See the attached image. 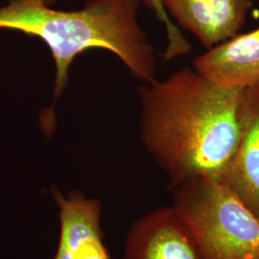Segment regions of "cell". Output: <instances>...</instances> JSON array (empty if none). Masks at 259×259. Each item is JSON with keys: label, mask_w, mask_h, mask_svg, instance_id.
Instances as JSON below:
<instances>
[{"label": "cell", "mask_w": 259, "mask_h": 259, "mask_svg": "<svg viewBox=\"0 0 259 259\" xmlns=\"http://www.w3.org/2000/svg\"><path fill=\"white\" fill-rule=\"evenodd\" d=\"M52 196L59 207L60 237L53 259H112L104 242L102 205L81 191L67 197L55 186Z\"/></svg>", "instance_id": "5"}, {"label": "cell", "mask_w": 259, "mask_h": 259, "mask_svg": "<svg viewBox=\"0 0 259 259\" xmlns=\"http://www.w3.org/2000/svg\"><path fill=\"white\" fill-rule=\"evenodd\" d=\"M178 26L193 34L206 49L238 34L252 7L251 0H161Z\"/></svg>", "instance_id": "6"}, {"label": "cell", "mask_w": 259, "mask_h": 259, "mask_svg": "<svg viewBox=\"0 0 259 259\" xmlns=\"http://www.w3.org/2000/svg\"><path fill=\"white\" fill-rule=\"evenodd\" d=\"M172 205L205 259H259V218L220 180L196 177L174 186Z\"/></svg>", "instance_id": "3"}, {"label": "cell", "mask_w": 259, "mask_h": 259, "mask_svg": "<svg viewBox=\"0 0 259 259\" xmlns=\"http://www.w3.org/2000/svg\"><path fill=\"white\" fill-rule=\"evenodd\" d=\"M246 90L213 83L194 67L139 87L140 139L171 185L220 180L240 141Z\"/></svg>", "instance_id": "1"}, {"label": "cell", "mask_w": 259, "mask_h": 259, "mask_svg": "<svg viewBox=\"0 0 259 259\" xmlns=\"http://www.w3.org/2000/svg\"><path fill=\"white\" fill-rule=\"evenodd\" d=\"M142 2L156 15L158 21L165 28L167 46L163 59L169 62L190 53L192 49L190 42L185 38L180 28L169 17L161 0H142Z\"/></svg>", "instance_id": "9"}, {"label": "cell", "mask_w": 259, "mask_h": 259, "mask_svg": "<svg viewBox=\"0 0 259 259\" xmlns=\"http://www.w3.org/2000/svg\"><path fill=\"white\" fill-rule=\"evenodd\" d=\"M220 181L259 218V87L246 90L240 141Z\"/></svg>", "instance_id": "8"}, {"label": "cell", "mask_w": 259, "mask_h": 259, "mask_svg": "<svg viewBox=\"0 0 259 259\" xmlns=\"http://www.w3.org/2000/svg\"><path fill=\"white\" fill-rule=\"evenodd\" d=\"M142 0H88L82 9L51 8L46 0H10L0 6V29L38 37L47 45L56 66L54 96L69 80L75 58L92 49L117 56L142 83L156 80L157 58L139 25Z\"/></svg>", "instance_id": "2"}, {"label": "cell", "mask_w": 259, "mask_h": 259, "mask_svg": "<svg viewBox=\"0 0 259 259\" xmlns=\"http://www.w3.org/2000/svg\"><path fill=\"white\" fill-rule=\"evenodd\" d=\"M47 2H48L50 5H53V3L55 2V0H46Z\"/></svg>", "instance_id": "10"}, {"label": "cell", "mask_w": 259, "mask_h": 259, "mask_svg": "<svg viewBox=\"0 0 259 259\" xmlns=\"http://www.w3.org/2000/svg\"><path fill=\"white\" fill-rule=\"evenodd\" d=\"M193 67L222 87H259V28L207 49L195 60Z\"/></svg>", "instance_id": "7"}, {"label": "cell", "mask_w": 259, "mask_h": 259, "mask_svg": "<svg viewBox=\"0 0 259 259\" xmlns=\"http://www.w3.org/2000/svg\"><path fill=\"white\" fill-rule=\"evenodd\" d=\"M123 259H205L183 217L171 204L145 214L132 225Z\"/></svg>", "instance_id": "4"}]
</instances>
